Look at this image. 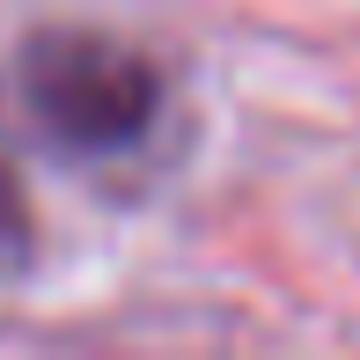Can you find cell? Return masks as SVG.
Returning <instances> with one entry per match:
<instances>
[{"label": "cell", "instance_id": "cell-2", "mask_svg": "<svg viewBox=\"0 0 360 360\" xmlns=\"http://www.w3.org/2000/svg\"><path fill=\"white\" fill-rule=\"evenodd\" d=\"M30 243H37V221H30V199L15 184V169L0 162V272L30 265Z\"/></svg>", "mask_w": 360, "mask_h": 360}, {"label": "cell", "instance_id": "cell-1", "mask_svg": "<svg viewBox=\"0 0 360 360\" xmlns=\"http://www.w3.org/2000/svg\"><path fill=\"white\" fill-rule=\"evenodd\" d=\"M15 89H22L30 118L74 155H118L162 110L155 59H140L133 44L103 37V30H44V37H30Z\"/></svg>", "mask_w": 360, "mask_h": 360}]
</instances>
